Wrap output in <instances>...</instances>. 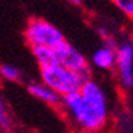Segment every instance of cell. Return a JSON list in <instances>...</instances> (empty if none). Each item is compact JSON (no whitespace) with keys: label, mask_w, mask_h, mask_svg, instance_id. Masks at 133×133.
Here are the masks:
<instances>
[{"label":"cell","mask_w":133,"mask_h":133,"mask_svg":"<svg viewBox=\"0 0 133 133\" xmlns=\"http://www.w3.org/2000/svg\"><path fill=\"white\" fill-rule=\"evenodd\" d=\"M62 104L76 123L88 133H95L107 121L105 95L94 81H88L79 91L62 97Z\"/></svg>","instance_id":"obj_1"},{"label":"cell","mask_w":133,"mask_h":133,"mask_svg":"<svg viewBox=\"0 0 133 133\" xmlns=\"http://www.w3.org/2000/svg\"><path fill=\"white\" fill-rule=\"evenodd\" d=\"M41 78L44 81V85L62 97L75 92V91H79L83 86V83L89 81L81 75H76L64 69L60 64L41 69Z\"/></svg>","instance_id":"obj_2"},{"label":"cell","mask_w":133,"mask_h":133,"mask_svg":"<svg viewBox=\"0 0 133 133\" xmlns=\"http://www.w3.org/2000/svg\"><path fill=\"white\" fill-rule=\"evenodd\" d=\"M25 38L32 47H50L56 48L60 43L64 41L60 29L51 25L44 19L29 21L25 29Z\"/></svg>","instance_id":"obj_3"},{"label":"cell","mask_w":133,"mask_h":133,"mask_svg":"<svg viewBox=\"0 0 133 133\" xmlns=\"http://www.w3.org/2000/svg\"><path fill=\"white\" fill-rule=\"evenodd\" d=\"M54 50H56L57 62H59L60 66H63L64 69L73 72L76 75H81L83 78L89 79L91 67L88 64V62H86L85 56L82 53H79L75 47H72V44H69L67 41H63Z\"/></svg>","instance_id":"obj_4"},{"label":"cell","mask_w":133,"mask_h":133,"mask_svg":"<svg viewBox=\"0 0 133 133\" xmlns=\"http://www.w3.org/2000/svg\"><path fill=\"white\" fill-rule=\"evenodd\" d=\"M116 64L118 67L121 83L127 88L133 86V47L123 44L116 50Z\"/></svg>","instance_id":"obj_5"},{"label":"cell","mask_w":133,"mask_h":133,"mask_svg":"<svg viewBox=\"0 0 133 133\" xmlns=\"http://www.w3.org/2000/svg\"><path fill=\"white\" fill-rule=\"evenodd\" d=\"M28 91H29L34 97L43 99L44 102H47V104H50V105H60V104H62V95H59L53 89L47 88L45 85L32 83V85L28 86Z\"/></svg>","instance_id":"obj_6"},{"label":"cell","mask_w":133,"mask_h":133,"mask_svg":"<svg viewBox=\"0 0 133 133\" xmlns=\"http://www.w3.org/2000/svg\"><path fill=\"white\" fill-rule=\"evenodd\" d=\"M32 53L35 56L37 62H38L39 67L41 69H45V67H51L59 64L57 62V54H56L54 48L50 47H32Z\"/></svg>","instance_id":"obj_7"},{"label":"cell","mask_w":133,"mask_h":133,"mask_svg":"<svg viewBox=\"0 0 133 133\" xmlns=\"http://www.w3.org/2000/svg\"><path fill=\"white\" fill-rule=\"evenodd\" d=\"M92 62L99 69H111L116 64V51L102 47L94 53Z\"/></svg>","instance_id":"obj_8"},{"label":"cell","mask_w":133,"mask_h":133,"mask_svg":"<svg viewBox=\"0 0 133 133\" xmlns=\"http://www.w3.org/2000/svg\"><path fill=\"white\" fill-rule=\"evenodd\" d=\"M114 4L127 16H133V0H114Z\"/></svg>","instance_id":"obj_9"},{"label":"cell","mask_w":133,"mask_h":133,"mask_svg":"<svg viewBox=\"0 0 133 133\" xmlns=\"http://www.w3.org/2000/svg\"><path fill=\"white\" fill-rule=\"evenodd\" d=\"M2 75L9 81H18L19 79V70L13 66H9V64L2 66Z\"/></svg>","instance_id":"obj_10"},{"label":"cell","mask_w":133,"mask_h":133,"mask_svg":"<svg viewBox=\"0 0 133 133\" xmlns=\"http://www.w3.org/2000/svg\"><path fill=\"white\" fill-rule=\"evenodd\" d=\"M0 126H3L4 129L10 127V118H9L8 110H6V107H4L2 99H0Z\"/></svg>","instance_id":"obj_11"},{"label":"cell","mask_w":133,"mask_h":133,"mask_svg":"<svg viewBox=\"0 0 133 133\" xmlns=\"http://www.w3.org/2000/svg\"><path fill=\"white\" fill-rule=\"evenodd\" d=\"M72 4H82L81 0H72Z\"/></svg>","instance_id":"obj_12"}]
</instances>
